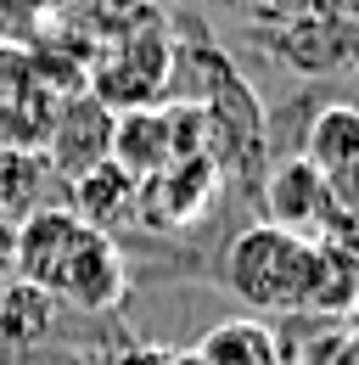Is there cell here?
<instances>
[{"label": "cell", "mask_w": 359, "mask_h": 365, "mask_svg": "<svg viewBox=\"0 0 359 365\" xmlns=\"http://www.w3.org/2000/svg\"><path fill=\"white\" fill-rule=\"evenodd\" d=\"M314 242L281 225H247L224 247V287L247 309H309Z\"/></svg>", "instance_id": "6da1fadb"}, {"label": "cell", "mask_w": 359, "mask_h": 365, "mask_svg": "<svg viewBox=\"0 0 359 365\" xmlns=\"http://www.w3.org/2000/svg\"><path fill=\"white\" fill-rule=\"evenodd\" d=\"M113 146V107L90 91H73V96H56V113H51V130H45V169L56 180H73L85 175L90 163H101Z\"/></svg>", "instance_id": "7a4b0ae2"}, {"label": "cell", "mask_w": 359, "mask_h": 365, "mask_svg": "<svg viewBox=\"0 0 359 365\" xmlns=\"http://www.w3.org/2000/svg\"><path fill=\"white\" fill-rule=\"evenodd\" d=\"M56 113V91L40 79L34 51L23 40H0V146H45Z\"/></svg>", "instance_id": "3957f363"}, {"label": "cell", "mask_w": 359, "mask_h": 365, "mask_svg": "<svg viewBox=\"0 0 359 365\" xmlns=\"http://www.w3.org/2000/svg\"><path fill=\"white\" fill-rule=\"evenodd\" d=\"M124 292H130V264H124L118 242L101 236V230H85V242L73 247V259L56 275V292L51 298H68L73 309L101 315V309H118Z\"/></svg>", "instance_id": "277c9868"}, {"label": "cell", "mask_w": 359, "mask_h": 365, "mask_svg": "<svg viewBox=\"0 0 359 365\" xmlns=\"http://www.w3.org/2000/svg\"><path fill=\"white\" fill-rule=\"evenodd\" d=\"M214 191H219V163L202 152V158H175L163 175H152V180H140V220L146 225H191V220H202V208L214 202Z\"/></svg>", "instance_id": "5b68a950"}, {"label": "cell", "mask_w": 359, "mask_h": 365, "mask_svg": "<svg viewBox=\"0 0 359 365\" xmlns=\"http://www.w3.org/2000/svg\"><path fill=\"white\" fill-rule=\"evenodd\" d=\"M259 208H264V225H281V230H303L309 225H326L331 208H337V185L326 180L320 169H309L303 158H286L269 169L264 191H259Z\"/></svg>", "instance_id": "8992f818"}, {"label": "cell", "mask_w": 359, "mask_h": 365, "mask_svg": "<svg viewBox=\"0 0 359 365\" xmlns=\"http://www.w3.org/2000/svg\"><path fill=\"white\" fill-rule=\"evenodd\" d=\"M68 185V214L79 220V225L101 230V236H113V230H124L130 220H140V180H135L130 169H118L113 158H101V163H90L85 175H73Z\"/></svg>", "instance_id": "52a82bcc"}, {"label": "cell", "mask_w": 359, "mask_h": 365, "mask_svg": "<svg viewBox=\"0 0 359 365\" xmlns=\"http://www.w3.org/2000/svg\"><path fill=\"white\" fill-rule=\"evenodd\" d=\"M85 230L62 202L56 208H34L28 220H17V281L40 287V292H56V275L73 259V247L85 242Z\"/></svg>", "instance_id": "ba28073f"}, {"label": "cell", "mask_w": 359, "mask_h": 365, "mask_svg": "<svg viewBox=\"0 0 359 365\" xmlns=\"http://www.w3.org/2000/svg\"><path fill=\"white\" fill-rule=\"evenodd\" d=\"M107 158L118 169H130L135 180H152L175 163V124H169V107H124L113 113V146Z\"/></svg>", "instance_id": "9c48e42d"}, {"label": "cell", "mask_w": 359, "mask_h": 365, "mask_svg": "<svg viewBox=\"0 0 359 365\" xmlns=\"http://www.w3.org/2000/svg\"><path fill=\"white\" fill-rule=\"evenodd\" d=\"M309 169H320L331 185L359 180V107L354 101H326L303 130V152Z\"/></svg>", "instance_id": "30bf717a"}, {"label": "cell", "mask_w": 359, "mask_h": 365, "mask_svg": "<svg viewBox=\"0 0 359 365\" xmlns=\"http://www.w3.org/2000/svg\"><path fill=\"white\" fill-rule=\"evenodd\" d=\"M197 365H281V343L264 320H219L197 343Z\"/></svg>", "instance_id": "8fae6325"}, {"label": "cell", "mask_w": 359, "mask_h": 365, "mask_svg": "<svg viewBox=\"0 0 359 365\" xmlns=\"http://www.w3.org/2000/svg\"><path fill=\"white\" fill-rule=\"evenodd\" d=\"M51 292L28 287V281H0V349H34L51 331Z\"/></svg>", "instance_id": "7c38bea8"}, {"label": "cell", "mask_w": 359, "mask_h": 365, "mask_svg": "<svg viewBox=\"0 0 359 365\" xmlns=\"http://www.w3.org/2000/svg\"><path fill=\"white\" fill-rule=\"evenodd\" d=\"M45 158L34 146H0V214L6 220H28L45 208Z\"/></svg>", "instance_id": "4fadbf2b"}, {"label": "cell", "mask_w": 359, "mask_h": 365, "mask_svg": "<svg viewBox=\"0 0 359 365\" xmlns=\"http://www.w3.org/2000/svg\"><path fill=\"white\" fill-rule=\"evenodd\" d=\"M359 287V259L337 247H314V275H309V304L320 309H343Z\"/></svg>", "instance_id": "5bb4252c"}, {"label": "cell", "mask_w": 359, "mask_h": 365, "mask_svg": "<svg viewBox=\"0 0 359 365\" xmlns=\"http://www.w3.org/2000/svg\"><path fill=\"white\" fill-rule=\"evenodd\" d=\"M259 11L281 17V23H309V17H320V0H264Z\"/></svg>", "instance_id": "9a60e30c"}, {"label": "cell", "mask_w": 359, "mask_h": 365, "mask_svg": "<svg viewBox=\"0 0 359 365\" xmlns=\"http://www.w3.org/2000/svg\"><path fill=\"white\" fill-rule=\"evenodd\" d=\"M11 275H17V220L0 214V281H11Z\"/></svg>", "instance_id": "2e32d148"}, {"label": "cell", "mask_w": 359, "mask_h": 365, "mask_svg": "<svg viewBox=\"0 0 359 365\" xmlns=\"http://www.w3.org/2000/svg\"><path fill=\"white\" fill-rule=\"evenodd\" d=\"M214 6H224V11H259L264 0H214Z\"/></svg>", "instance_id": "e0dca14e"}, {"label": "cell", "mask_w": 359, "mask_h": 365, "mask_svg": "<svg viewBox=\"0 0 359 365\" xmlns=\"http://www.w3.org/2000/svg\"><path fill=\"white\" fill-rule=\"evenodd\" d=\"M51 6H68V0H34V11H51Z\"/></svg>", "instance_id": "ac0fdd59"}]
</instances>
